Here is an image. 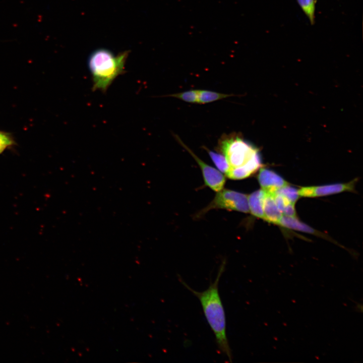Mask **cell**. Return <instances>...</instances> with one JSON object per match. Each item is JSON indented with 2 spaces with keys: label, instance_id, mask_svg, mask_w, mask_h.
I'll list each match as a JSON object with an SVG mask.
<instances>
[{
  "label": "cell",
  "instance_id": "cell-5",
  "mask_svg": "<svg viewBox=\"0 0 363 363\" xmlns=\"http://www.w3.org/2000/svg\"><path fill=\"white\" fill-rule=\"evenodd\" d=\"M176 138L198 164L201 169L205 185L216 192L222 190L225 183V178L222 173L200 159L180 140L179 137L176 136Z\"/></svg>",
  "mask_w": 363,
  "mask_h": 363
},
{
  "label": "cell",
  "instance_id": "cell-10",
  "mask_svg": "<svg viewBox=\"0 0 363 363\" xmlns=\"http://www.w3.org/2000/svg\"><path fill=\"white\" fill-rule=\"evenodd\" d=\"M278 225L301 232L319 235L317 231L298 220L297 217L282 216L278 222Z\"/></svg>",
  "mask_w": 363,
  "mask_h": 363
},
{
  "label": "cell",
  "instance_id": "cell-3",
  "mask_svg": "<svg viewBox=\"0 0 363 363\" xmlns=\"http://www.w3.org/2000/svg\"><path fill=\"white\" fill-rule=\"evenodd\" d=\"M220 147L230 168L248 166L259 169L261 166L258 149L237 136L223 139Z\"/></svg>",
  "mask_w": 363,
  "mask_h": 363
},
{
  "label": "cell",
  "instance_id": "cell-2",
  "mask_svg": "<svg viewBox=\"0 0 363 363\" xmlns=\"http://www.w3.org/2000/svg\"><path fill=\"white\" fill-rule=\"evenodd\" d=\"M129 54L126 51L115 55L110 50L99 48L89 55L88 65L93 81V91L105 92L114 79L125 71Z\"/></svg>",
  "mask_w": 363,
  "mask_h": 363
},
{
  "label": "cell",
  "instance_id": "cell-15",
  "mask_svg": "<svg viewBox=\"0 0 363 363\" xmlns=\"http://www.w3.org/2000/svg\"><path fill=\"white\" fill-rule=\"evenodd\" d=\"M16 145L11 133L0 130V154Z\"/></svg>",
  "mask_w": 363,
  "mask_h": 363
},
{
  "label": "cell",
  "instance_id": "cell-9",
  "mask_svg": "<svg viewBox=\"0 0 363 363\" xmlns=\"http://www.w3.org/2000/svg\"><path fill=\"white\" fill-rule=\"evenodd\" d=\"M265 191L257 190L248 196L249 211L254 216L264 219L263 211Z\"/></svg>",
  "mask_w": 363,
  "mask_h": 363
},
{
  "label": "cell",
  "instance_id": "cell-14",
  "mask_svg": "<svg viewBox=\"0 0 363 363\" xmlns=\"http://www.w3.org/2000/svg\"><path fill=\"white\" fill-rule=\"evenodd\" d=\"M275 193L282 196L287 199L289 202L294 204L299 197L298 190L289 185L277 189L275 191Z\"/></svg>",
  "mask_w": 363,
  "mask_h": 363
},
{
  "label": "cell",
  "instance_id": "cell-13",
  "mask_svg": "<svg viewBox=\"0 0 363 363\" xmlns=\"http://www.w3.org/2000/svg\"><path fill=\"white\" fill-rule=\"evenodd\" d=\"M205 149L218 170L225 174L230 167L224 156L212 151L207 148H205Z\"/></svg>",
  "mask_w": 363,
  "mask_h": 363
},
{
  "label": "cell",
  "instance_id": "cell-7",
  "mask_svg": "<svg viewBox=\"0 0 363 363\" xmlns=\"http://www.w3.org/2000/svg\"><path fill=\"white\" fill-rule=\"evenodd\" d=\"M258 180L262 189L265 191L275 192L289 184L274 171L266 168L260 169Z\"/></svg>",
  "mask_w": 363,
  "mask_h": 363
},
{
  "label": "cell",
  "instance_id": "cell-12",
  "mask_svg": "<svg viewBox=\"0 0 363 363\" xmlns=\"http://www.w3.org/2000/svg\"><path fill=\"white\" fill-rule=\"evenodd\" d=\"M298 5L308 18L311 25L315 23L316 0H296Z\"/></svg>",
  "mask_w": 363,
  "mask_h": 363
},
{
  "label": "cell",
  "instance_id": "cell-8",
  "mask_svg": "<svg viewBox=\"0 0 363 363\" xmlns=\"http://www.w3.org/2000/svg\"><path fill=\"white\" fill-rule=\"evenodd\" d=\"M265 191L263 211L264 219L267 222L278 224L282 214L274 200V192Z\"/></svg>",
  "mask_w": 363,
  "mask_h": 363
},
{
  "label": "cell",
  "instance_id": "cell-17",
  "mask_svg": "<svg viewBox=\"0 0 363 363\" xmlns=\"http://www.w3.org/2000/svg\"><path fill=\"white\" fill-rule=\"evenodd\" d=\"M294 205V204L291 203L287 204L284 207L282 212V214H284V216H286L297 217Z\"/></svg>",
  "mask_w": 363,
  "mask_h": 363
},
{
  "label": "cell",
  "instance_id": "cell-16",
  "mask_svg": "<svg viewBox=\"0 0 363 363\" xmlns=\"http://www.w3.org/2000/svg\"><path fill=\"white\" fill-rule=\"evenodd\" d=\"M168 96L178 98L183 101L190 103H198V90H191Z\"/></svg>",
  "mask_w": 363,
  "mask_h": 363
},
{
  "label": "cell",
  "instance_id": "cell-1",
  "mask_svg": "<svg viewBox=\"0 0 363 363\" xmlns=\"http://www.w3.org/2000/svg\"><path fill=\"white\" fill-rule=\"evenodd\" d=\"M225 261L221 263L215 279L203 291L194 290L180 277L178 280L200 300L206 319L215 335L219 350L232 362L231 350L226 335L225 314L218 290L219 280L225 270Z\"/></svg>",
  "mask_w": 363,
  "mask_h": 363
},
{
  "label": "cell",
  "instance_id": "cell-11",
  "mask_svg": "<svg viewBox=\"0 0 363 363\" xmlns=\"http://www.w3.org/2000/svg\"><path fill=\"white\" fill-rule=\"evenodd\" d=\"M231 96H234V95L220 93L208 90H198V103H207Z\"/></svg>",
  "mask_w": 363,
  "mask_h": 363
},
{
  "label": "cell",
  "instance_id": "cell-6",
  "mask_svg": "<svg viewBox=\"0 0 363 363\" xmlns=\"http://www.w3.org/2000/svg\"><path fill=\"white\" fill-rule=\"evenodd\" d=\"M356 179L345 184L337 183L320 186L302 187L298 190L299 196L317 197L354 190Z\"/></svg>",
  "mask_w": 363,
  "mask_h": 363
},
{
  "label": "cell",
  "instance_id": "cell-4",
  "mask_svg": "<svg viewBox=\"0 0 363 363\" xmlns=\"http://www.w3.org/2000/svg\"><path fill=\"white\" fill-rule=\"evenodd\" d=\"M212 209H223L243 213L249 212L248 196L228 189L217 192L214 199L204 210L205 212Z\"/></svg>",
  "mask_w": 363,
  "mask_h": 363
}]
</instances>
